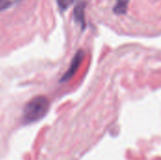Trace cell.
I'll use <instances>...</instances> for the list:
<instances>
[{
    "mask_svg": "<svg viewBox=\"0 0 161 160\" xmlns=\"http://www.w3.org/2000/svg\"><path fill=\"white\" fill-rule=\"evenodd\" d=\"M49 101L44 96H37L31 99L24 108L23 119L25 124L35 123L45 116L49 109Z\"/></svg>",
    "mask_w": 161,
    "mask_h": 160,
    "instance_id": "obj_1",
    "label": "cell"
},
{
    "mask_svg": "<svg viewBox=\"0 0 161 160\" xmlns=\"http://www.w3.org/2000/svg\"><path fill=\"white\" fill-rule=\"evenodd\" d=\"M84 58H85V53H84V51L79 50V51L75 54V56L74 57V58H73V60H72V62H71V65H70V67H69V69H68V71L63 74V76H62V78H61V80H60L61 82H63V81H68L69 79H71V78L74 76V74H75L76 73V71L78 70L80 64L82 63Z\"/></svg>",
    "mask_w": 161,
    "mask_h": 160,
    "instance_id": "obj_2",
    "label": "cell"
},
{
    "mask_svg": "<svg viewBox=\"0 0 161 160\" xmlns=\"http://www.w3.org/2000/svg\"><path fill=\"white\" fill-rule=\"evenodd\" d=\"M84 8H85V4L84 3H80L78 4L74 11V15H75V20L76 23H78L79 25H81L82 27L85 26V17H84Z\"/></svg>",
    "mask_w": 161,
    "mask_h": 160,
    "instance_id": "obj_3",
    "label": "cell"
},
{
    "mask_svg": "<svg viewBox=\"0 0 161 160\" xmlns=\"http://www.w3.org/2000/svg\"><path fill=\"white\" fill-rule=\"evenodd\" d=\"M129 0H117L116 5L114 7V12L117 14H123L126 11L127 4Z\"/></svg>",
    "mask_w": 161,
    "mask_h": 160,
    "instance_id": "obj_4",
    "label": "cell"
},
{
    "mask_svg": "<svg viewBox=\"0 0 161 160\" xmlns=\"http://www.w3.org/2000/svg\"><path fill=\"white\" fill-rule=\"evenodd\" d=\"M74 1H75V0H57L58 5L59 8H60L61 10L67 9V8L71 6V4H72Z\"/></svg>",
    "mask_w": 161,
    "mask_h": 160,
    "instance_id": "obj_5",
    "label": "cell"
},
{
    "mask_svg": "<svg viewBox=\"0 0 161 160\" xmlns=\"http://www.w3.org/2000/svg\"><path fill=\"white\" fill-rule=\"evenodd\" d=\"M8 4H9L8 0H0V10L5 9L6 8H8Z\"/></svg>",
    "mask_w": 161,
    "mask_h": 160,
    "instance_id": "obj_6",
    "label": "cell"
}]
</instances>
